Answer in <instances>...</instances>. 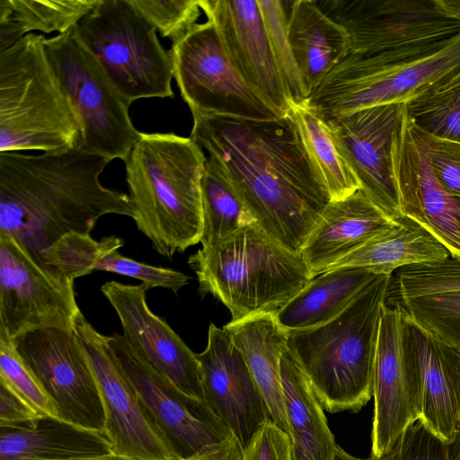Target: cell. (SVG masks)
<instances>
[{
	"instance_id": "6da1fadb",
	"label": "cell",
	"mask_w": 460,
	"mask_h": 460,
	"mask_svg": "<svg viewBox=\"0 0 460 460\" xmlns=\"http://www.w3.org/2000/svg\"><path fill=\"white\" fill-rule=\"evenodd\" d=\"M190 137L224 169L256 223L301 253L332 199L292 118L196 117Z\"/></svg>"
},
{
	"instance_id": "7a4b0ae2",
	"label": "cell",
	"mask_w": 460,
	"mask_h": 460,
	"mask_svg": "<svg viewBox=\"0 0 460 460\" xmlns=\"http://www.w3.org/2000/svg\"><path fill=\"white\" fill-rule=\"evenodd\" d=\"M109 163L76 148L0 153V234L13 238L37 261L65 235L90 234L105 215L133 219L130 197L100 181Z\"/></svg>"
},
{
	"instance_id": "3957f363",
	"label": "cell",
	"mask_w": 460,
	"mask_h": 460,
	"mask_svg": "<svg viewBox=\"0 0 460 460\" xmlns=\"http://www.w3.org/2000/svg\"><path fill=\"white\" fill-rule=\"evenodd\" d=\"M206 161L190 137L140 133L124 162L137 228L168 260L200 241Z\"/></svg>"
},
{
	"instance_id": "277c9868",
	"label": "cell",
	"mask_w": 460,
	"mask_h": 460,
	"mask_svg": "<svg viewBox=\"0 0 460 460\" xmlns=\"http://www.w3.org/2000/svg\"><path fill=\"white\" fill-rule=\"evenodd\" d=\"M392 275H378L331 321L288 332V347L330 413L360 411L373 396L382 309Z\"/></svg>"
},
{
	"instance_id": "5b68a950",
	"label": "cell",
	"mask_w": 460,
	"mask_h": 460,
	"mask_svg": "<svg viewBox=\"0 0 460 460\" xmlns=\"http://www.w3.org/2000/svg\"><path fill=\"white\" fill-rule=\"evenodd\" d=\"M199 293L212 295L229 310L231 321L276 314L313 279L301 253L270 236L257 223L225 242L190 256Z\"/></svg>"
},
{
	"instance_id": "8992f818",
	"label": "cell",
	"mask_w": 460,
	"mask_h": 460,
	"mask_svg": "<svg viewBox=\"0 0 460 460\" xmlns=\"http://www.w3.org/2000/svg\"><path fill=\"white\" fill-rule=\"evenodd\" d=\"M42 34L0 52V153L76 148V118L47 57Z\"/></svg>"
},
{
	"instance_id": "52a82bcc",
	"label": "cell",
	"mask_w": 460,
	"mask_h": 460,
	"mask_svg": "<svg viewBox=\"0 0 460 460\" xmlns=\"http://www.w3.org/2000/svg\"><path fill=\"white\" fill-rule=\"evenodd\" d=\"M75 32L129 104L142 98L174 96L169 52L156 29L129 0H99Z\"/></svg>"
},
{
	"instance_id": "ba28073f",
	"label": "cell",
	"mask_w": 460,
	"mask_h": 460,
	"mask_svg": "<svg viewBox=\"0 0 460 460\" xmlns=\"http://www.w3.org/2000/svg\"><path fill=\"white\" fill-rule=\"evenodd\" d=\"M460 70V33L441 49L389 61L349 53L311 94L306 105L323 119L388 103H406Z\"/></svg>"
},
{
	"instance_id": "9c48e42d",
	"label": "cell",
	"mask_w": 460,
	"mask_h": 460,
	"mask_svg": "<svg viewBox=\"0 0 460 460\" xmlns=\"http://www.w3.org/2000/svg\"><path fill=\"white\" fill-rule=\"evenodd\" d=\"M47 57L76 118V149L125 162L140 137L129 117L130 104L120 95L75 28L46 38Z\"/></svg>"
},
{
	"instance_id": "30bf717a",
	"label": "cell",
	"mask_w": 460,
	"mask_h": 460,
	"mask_svg": "<svg viewBox=\"0 0 460 460\" xmlns=\"http://www.w3.org/2000/svg\"><path fill=\"white\" fill-rule=\"evenodd\" d=\"M173 78L192 118L220 116L273 120L285 115L239 75L209 20L195 23L168 51Z\"/></svg>"
},
{
	"instance_id": "8fae6325",
	"label": "cell",
	"mask_w": 460,
	"mask_h": 460,
	"mask_svg": "<svg viewBox=\"0 0 460 460\" xmlns=\"http://www.w3.org/2000/svg\"><path fill=\"white\" fill-rule=\"evenodd\" d=\"M107 343L152 422L180 460L210 453L234 436L205 401L178 389L141 358L122 335L107 336Z\"/></svg>"
},
{
	"instance_id": "7c38bea8",
	"label": "cell",
	"mask_w": 460,
	"mask_h": 460,
	"mask_svg": "<svg viewBox=\"0 0 460 460\" xmlns=\"http://www.w3.org/2000/svg\"><path fill=\"white\" fill-rule=\"evenodd\" d=\"M343 26L350 53L372 55L441 42L460 33L446 0H315Z\"/></svg>"
},
{
	"instance_id": "4fadbf2b",
	"label": "cell",
	"mask_w": 460,
	"mask_h": 460,
	"mask_svg": "<svg viewBox=\"0 0 460 460\" xmlns=\"http://www.w3.org/2000/svg\"><path fill=\"white\" fill-rule=\"evenodd\" d=\"M13 344L52 400L59 419L102 433L105 421L103 405L75 329L40 328L26 332Z\"/></svg>"
},
{
	"instance_id": "5bb4252c",
	"label": "cell",
	"mask_w": 460,
	"mask_h": 460,
	"mask_svg": "<svg viewBox=\"0 0 460 460\" xmlns=\"http://www.w3.org/2000/svg\"><path fill=\"white\" fill-rule=\"evenodd\" d=\"M82 314L74 283L40 266L11 236L0 234V338L33 330L75 329Z\"/></svg>"
},
{
	"instance_id": "9a60e30c",
	"label": "cell",
	"mask_w": 460,
	"mask_h": 460,
	"mask_svg": "<svg viewBox=\"0 0 460 460\" xmlns=\"http://www.w3.org/2000/svg\"><path fill=\"white\" fill-rule=\"evenodd\" d=\"M405 314L398 303H385L376 349L371 456L389 452L401 434L420 419L421 384L417 363L404 341Z\"/></svg>"
},
{
	"instance_id": "2e32d148",
	"label": "cell",
	"mask_w": 460,
	"mask_h": 460,
	"mask_svg": "<svg viewBox=\"0 0 460 460\" xmlns=\"http://www.w3.org/2000/svg\"><path fill=\"white\" fill-rule=\"evenodd\" d=\"M75 329L98 384L105 417L102 434L112 452L136 460H180L116 364L107 336L95 330L83 314Z\"/></svg>"
},
{
	"instance_id": "e0dca14e",
	"label": "cell",
	"mask_w": 460,
	"mask_h": 460,
	"mask_svg": "<svg viewBox=\"0 0 460 460\" xmlns=\"http://www.w3.org/2000/svg\"><path fill=\"white\" fill-rule=\"evenodd\" d=\"M405 103H388L323 119L364 195L388 217L402 216L392 146Z\"/></svg>"
},
{
	"instance_id": "ac0fdd59",
	"label": "cell",
	"mask_w": 460,
	"mask_h": 460,
	"mask_svg": "<svg viewBox=\"0 0 460 460\" xmlns=\"http://www.w3.org/2000/svg\"><path fill=\"white\" fill-rule=\"evenodd\" d=\"M392 163L401 214L416 221L460 259V198L438 181L421 130L404 111L394 132Z\"/></svg>"
},
{
	"instance_id": "d6986e66",
	"label": "cell",
	"mask_w": 460,
	"mask_h": 460,
	"mask_svg": "<svg viewBox=\"0 0 460 460\" xmlns=\"http://www.w3.org/2000/svg\"><path fill=\"white\" fill-rule=\"evenodd\" d=\"M143 283L111 280L101 291L113 307L132 349L184 394L204 401L200 367L194 353L169 324L149 308Z\"/></svg>"
},
{
	"instance_id": "ffe728a7",
	"label": "cell",
	"mask_w": 460,
	"mask_h": 460,
	"mask_svg": "<svg viewBox=\"0 0 460 460\" xmlns=\"http://www.w3.org/2000/svg\"><path fill=\"white\" fill-rule=\"evenodd\" d=\"M243 79L286 115L293 102L276 60L258 0H199Z\"/></svg>"
},
{
	"instance_id": "44dd1931",
	"label": "cell",
	"mask_w": 460,
	"mask_h": 460,
	"mask_svg": "<svg viewBox=\"0 0 460 460\" xmlns=\"http://www.w3.org/2000/svg\"><path fill=\"white\" fill-rule=\"evenodd\" d=\"M197 358L204 401L244 449L271 418L243 354L223 328L210 323L207 346Z\"/></svg>"
},
{
	"instance_id": "7402d4cb",
	"label": "cell",
	"mask_w": 460,
	"mask_h": 460,
	"mask_svg": "<svg viewBox=\"0 0 460 460\" xmlns=\"http://www.w3.org/2000/svg\"><path fill=\"white\" fill-rule=\"evenodd\" d=\"M404 341L420 373L419 421L450 445L460 429V349L421 327L406 314Z\"/></svg>"
},
{
	"instance_id": "603a6c76",
	"label": "cell",
	"mask_w": 460,
	"mask_h": 460,
	"mask_svg": "<svg viewBox=\"0 0 460 460\" xmlns=\"http://www.w3.org/2000/svg\"><path fill=\"white\" fill-rule=\"evenodd\" d=\"M394 224L358 190L342 199L331 200L301 254L314 278Z\"/></svg>"
},
{
	"instance_id": "cb8c5ba5",
	"label": "cell",
	"mask_w": 460,
	"mask_h": 460,
	"mask_svg": "<svg viewBox=\"0 0 460 460\" xmlns=\"http://www.w3.org/2000/svg\"><path fill=\"white\" fill-rule=\"evenodd\" d=\"M288 39L308 98L351 50L347 30L334 22L315 0L291 3Z\"/></svg>"
},
{
	"instance_id": "d4e9b609",
	"label": "cell",
	"mask_w": 460,
	"mask_h": 460,
	"mask_svg": "<svg viewBox=\"0 0 460 460\" xmlns=\"http://www.w3.org/2000/svg\"><path fill=\"white\" fill-rule=\"evenodd\" d=\"M223 329L243 354L271 420L288 434L280 372L281 358L288 349V332L273 314L231 321Z\"/></svg>"
},
{
	"instance_id": "484cf974",
	"label": "cell",
	"mask_w": 460,
	"mask_h": 460,
	"mask_svg": "<svg viewBox=\"0 0 460 460\" xmlns=\"http://www.w3.org/2000/svg\"><path fill=\"white\" fill-rule=\"evenodd\" d=\"M280 372L292 460H334L338 445L323 408L288 347L281 358Z\"/></svg>"
},
{
	"instance_id": "4316f807",
	"label": "cell",
	"mask_w": 460,
	"mask_h": 460,
	"mask_svg": "<svg viewBox=\"0 0 460 460\" xmlns=\"http://www.w3.org/2000/svg\"><path fill=\"white\" fill-rule=\"evenodd\" d=\"M111 452L102 433L58 419L1 427L0 460H65Z\"/></svg>"
},
{
	"instance_id": "83f0119b",
	"label": "cell",
	"mask_w": 460,
	"mask_h": 460,
	"mask_svg": "<svg viewBox=\"0 0 460 460\" xmlns=\"http://www.w3.org/2000/svg\"><path fill=\"white\" fill-rule=\"evenodd\" d=\"M450 257L448 249L425 227L402 215L391 228L368 240L328 270L357 267L391 276L403 267L439 262Z\"/></svg>"
},
{
	"instance_id": "f1b7e54d",
	"label": "cell",
	"mask_w": 460,
	"mask_h": 460,
	"mask_svg": "<svg viewBox=\"0 0 460 460\" xmlns=\"http://www.w3.org/2000/svg\"><path fill=\"white\" fill-rule=\"evenodd\" d=\"M377 276L357 267L323 272L275 314L276 320L287 332L323 324L340 314Z\"/></svg>"
},
{
	"instance_id": "f546056e",
	"label": "cell",
	"mask_w": 460,
	"mask_h": 460,
	"mask_svg": "<svg viewBox=\"0 0 460 460\" xmlns=\"http://www.w3.org/2000/svg\"><path fill=\"white\" fill-rule=\"evenodd\" d=\"M99 0H0V52L33 31L67 32Z\"/></svg>"
},
{
	"instance_id": "4dcf8cb0",
	"label": "cell",
	"mask_w": 460,
	"mask_h": 460,
	"mask_svg": "<svg viewBox=\"0 0 460 460\" xmlns=\"http://www.w3.org/2000/svg\"><path fill=\"white\" fill-rule=\"evenodd\" d=\"M201 196L202 248L216 246L256 223L224 169L209 156L201 181Z\"/></svg>"
},
{
	"instance_id": "1f68e13d",
	"label": "cell",
	"mask_w": 460,
	"mask_h": 460,
	"mask_svg": "<svg viewBox=\"0 0 460 460\" xmlns=\"http://www.w3.org/2000/svg\"><path fill=\"white\" fill-rule=\"evenodd\" d=\"M288 114L294 120L308 157L332 200L342 199L358 190V182L341 155L326 121L306 103L292 104Z\"/></svg>"
},
{
	"instance_id": "d6a6232c",
	"label": "cell",
	"mask_w": 460,
	"mask_h": 460,
	"mask_svg": "<svg viewBox=\"0 0 460 460\" xmlns=\"http://www.w3.org/2000/svg\"><path fill=\"white\" fill-rule=\"evenodd\" d=\"M405 109L420 130L460 142V70L407 102Z\"/></svg>"
},
{
	"instance_id": "836d02e7",
	"label": "cell",
	"mask_w": 460,
	"mask_h": 460,
	"mask_svg": "<svg viewBox=\"0 0 460 460\" xmlns=\"http://www.w3.org/2000/svg\"><path fill=\"white\" fill-rule=\"evenodd\" d=\"M124 240L106 236L94 240L90 234H69L42 252L36 261L43 269L71 283L95 271L99 260L118 251Z\"/></svg>"
},
{
	"instance_id": "e575fe53",
	"label": "cell",
	"mask_w": 460,
	"mask_h": 460,
	"mask_svg": "<svg viewBox=\"0 0 460 460\" xmlns=\"http://www.w3.org/2000/svg\"><path fill=\"white\" fill-rule=\"evenodd\" d=\"M421 327L460 349V291L395 301Z\"/></svg>"
},
{
	"instance_id": "d590c367",
	"label": "cell",
	"mask_w": 460,
	"mask_h": 460,
	"mask_svg": "<svg viewBox=\"0 0 460 460\" xmlns=\"http://www.w3.org/2000/svg\"><path fill=\"white\" fill-rule=\"evenodd\" d=\"M392 275L396 300L460 291V259L450 257L434 263L403 267ZM394 301V302H395Z\"/></svg>"
},
{
	"instance_id": "8d00e7d4",
	"label": "cell",
	"mask_w": 460,
	"mask_h": 460,
	"mask_svg": "<svg viewBox=\"0 0 460 460\" xmlns=\"http://www.w3.org/2000/svg\"><path fill=\"white\" fill-rule=\"evenodd\" d=\"M270 41L293 104L306 103V94L288 39V19L284 1L258 0Z\"/></svg>"
},
{
	"instance_id": "74e56055",
	"label": "cell",
	"mask_w": 460,
	"mask_h": 460,
	"mask_svg": "<svg viewBox=\"0 0 460 460\" xmlns=\"http://www.w3.org/2000/svg\"><path fill=\"white\" fill-rule=\"evenodd\" d=\"M0 383L7 386L41 418L60 420L52 400L23 363L13 342L2 338H0Z\"/></svg>"
},
{
	"instance_id": "f35d334b",
	"label": "cell",
	"mask_w": 460,
	"mask_h": 460,
	"mask_svg": "<svg viewBox=\"0 0 460 460\" xmlns=\"http://www.w3.org/2000/svg\"><path fill=\"white\" fill-rule=\"evenodd\" d=\"M130 4L160 32L173 42L200 15L199 0H129Z\"/></svg>"
},
{
	"instance_id": "ab89813d",
	"label": "cell",
	"mask_w": 460,
	"mask_h": 460,
	"mask_svg": "<svg viewBox=\"0 0 460 460\" xmlns=\"http://www.w3.org/2000/svg\"><path fill=\"white\" fill-rule=\"evenodd\" d=\"M95 270L119 274L141 280L148 289L160 287L177 294L189 284L190 277L175 270L149 265L123 256L118 251L102 257L95 265Z\"/></svg>"
},
{
	"instance_id": "60d3db41",
	"label": "cell",
	"mask_w": 460,
	"mask_h": 460,
	"mask_svg": "<svg viewBox=\"0 0 460 460\" xmlns=\"http://www.w3.org/2000/svg\"><path fill=\"white\" fill-rule=\"evenodd\" d=\"M449 445L419 420L410 425L382 460H448Z\"/></svg>"
},
{
	"instance_id": "b9f144b4",
	"label": "cell",
	"mask_w": 460,
	"mask_h": 460,
	"mask_svg": "<svg viewBox=\"0 0 460 460\" xmlns=\"http://www.w3.org/2000/svg\"><path fill=\"white\" fill-rule=\"evenodd\" d=\"M421 132L438 181L449 193L460 198V142Z\"/></svg>"
},
{
	"instance_id": "7bdbcfd3",
	"label": "cell",
	"mask_w": 460,
	"mask_h": 460,
	"mask_svg": "<svg viewBox=\"0 0 460 460\" xmlns=\"http://www.w3.org/2000/svg\"><path fill=\"white\" fill-rule=\"evenodd\" d=\"M243 460H292L288 434L272 420L264 422L243 449Z\"/></svg>"
},
{
	"instance_id": "ee69618b",
	"label": "cell",
	"mask_w": 460,
	"mask_h": 460,
	"mask_svg": "<svg viewBox=\"0 0 460 460\" xmlns=\"http://www.w3.org/2000/svg\"><path fill=\"white\" fill-rule=\"evenodd\" d=\"M41 417L0 383V427L31 423Z\"/></svg>"
},
{
	"instance_id": "f6af8a7d",
	"label": "cell",
	"mask_w": 460,
	"mask_h": 460,
	"mask_svg": "<svg viewBox=\"0 0 460 460\" xmlns=\"http://www.w3.org/2000/svg\"><path fill=\"white\" fill-rule=\"evenodd\" d=\"M243 448L235 436H233L217 449L190 460H243Z\"/></svg>"
},
{
	"instance_id": "bcb514c9",
	"label": "cell",
	"mask_w": 460,
	"mask_h": 460,
	"mask_svg": "<svg viewBox=\"0 0 460 460\" xmlns=\"http://www.w3.org/2000/svg\"><path fill=\"white\" fill-rule=\"evenodd\" d=\"M65 460H136V459L111 452V453L104 454V455L75 457V458H69V459H65Z\"/></svg>"
},
{
	"instance_id": "7dc6e473",
	"label": "cell",
	"mask_w": 460,
	"mask_h": 460,
	"mask_svg": "<svg viewBox=\"0 0 460 460\" xmlns=\"http://www.w3.org/2000/svg\"><path fill=\"white\" fill-rule=\"evenodd\" d=\"M448 460H460V429L456 433L453 442L449 445Z\"/></svg>"
},
{
	"instance_id": "c3c4849f",
	"label": "cell",
	"mask_w": 460,
	"mask_h": 460,
	"mask_svg": "<svg viewBox=\"0 0 460 460\" xmlns=\"http://www.w3.org/2000/svg\"><path fill=\"white\" fill-rule=\"evenodd\" d=\"M334 460H380V458H376L371 456L367 458L356 457V456L347 453L340 446H337Z\"/></svg>"
}]
</instances>
